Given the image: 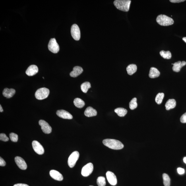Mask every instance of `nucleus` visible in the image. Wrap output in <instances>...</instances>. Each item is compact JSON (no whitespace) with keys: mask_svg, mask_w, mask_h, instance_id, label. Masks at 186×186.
<instances>
[{"mask_svg":"<svg viewBox=\"0 0 186 186\" xmlns=\"http://www.w3.org/2000/svg\"><path fill=\"white\" fill-rule=\"evenodd\" d=\"M94 170V165L89 163L84 166L82 169L81 174L83 176L87 177L92 173Z\"/></svg>","mask_w":186,"mask_h":186,"instance_id":"8","label":"nucleus"},{"mask_svg":"<svg viewBox=\"0 0 186 186\" xmlns=\"http://www.w3.org/2000/svg\"><path fill=\"white\" fill-rule=\"evenodd\" d=\"M50 175L52 178L56 180L61 181L63 180V175L56 170H51L50 172Z\"/></svg>","mask_w":186,"mask_h":186,"instance_id":"15","label":"nucleus"},{"mask_svg":"<svg viewBox=\"0 0 186 186\" xmlns=\"http://www.w3.org/2000/svg\"><path fill=\"white\" fill-rule=\"evenodd\" d=\"M160 54L161 57L164 59H169L171 58L172 55L170 51H165L162 50L160 52Z\"/></svg>","mask_w":186,"mask_h":186,"instance_id":"27","label":"nucleus"},{"mask_svg":"<svg viewBox=\"0 0 186 186\" xmlns=\"http://www.w3.org/2000/svg\"><path fill=\"white\" fill-rule=\"evenodd\" d=\"M6 164V163L5 161H4L3 158L1 157V158H0V166L1 167L5 166Z\"/></svg>","mask_w":186,"mask_h":186,"instance_id":"35","label":"nucleus"},{"mask_svg":"<svg viewBox=\"0 0 186 186\" xmlns=\"http://www.w3.org/2000/svg\"><path fill=\"white\" fill-rule=\"evenodd\" d=\"M186 64V62L185 61L181 62L179 61L173 64L172 69L174 71L179 72L180 71L181 68L185 66Z\"/></svg>","mask_w":186,"mask_h":186,"instance_id":"18","label":"nucleus"},{"mask_svg":"<svg viewBox=\"0 0 186 186\" xmlns=\"http://www.w3.org/2000/svg\"><path fill=\"white\" fill-rule=\"evenodd\" d=\"M9 136L10 139L12 141L14 142H17L18 136L17 134L14 133H11L10 134Z\"/></svg>","mask_w":186,"mask_h":186,"instance_id":"31","label":"nucleus"},{"mask_svg":"<svg viewBox=\"0 0 186 186\" xmlns=\"http://www.w3.org/2000/svg\"><path fill=\"white\" fill-rule=\"evenodd\" d=\"M176 105V102L175 99H169L167 101L165 105V107L167 110H169L171 109L174 108Z\"/></svg>","mask_w":186,"mask_h":186,"instance_id":"21","label":"nucleus"},{"mask_svg":"<svg viewBox=\"0 0 186 186\" xmlns=\"http://www.w3.org/2000/svg\"><path fill=\"white\" fill-rule=\"evenodd\" d=\"M91 87V84L89 82H86L81 84V88L82 92L84 93L87 92L89 89Z\"/></svg>","mask_w":186,"mask_h":186,"instance_id":"25","label":"nucleus"},{"mask_svg":"<svg viewBox=\"0 0 186 186\" xmlns=\"http://www.w3.org/2000/svg\"><path fill=\"white\" fill-rule=\"evenodd\" d=\"M131 3L130 0H116L114 1V4L118 9L127 12L129 10Z\"/></svg>","mask_w":186,"mask_h":186,"instance_id":"2","label":"nucleus"},{"mask_svg":"<svg viewBox=\"0 0 186 186\" xmlns=\"http://www.w3.org/2000/svg\"><path fill=\"white\" fill-rule=\"evenodd\" d=\"M97 183L98 186H105L106 182L105 177H99L97 178Z\"/></svg>","mask_w":186,"mask_h":186,"instance_id":"29","label":"nucleus"},{"mask_svg":"<svg viewBox=\"0 0 186 186\" xmlns=\"http://www.w3.org/2000/svg\"><path fill=\"white\" fill-rule=\"evenodd\" d=\"M38 67L35 65H32L29 67L26 71V73L28 76H32L38 73Z\"/></svg>","mask_w":186,"mask_h":186,"instance_id":"14","label":"nucleus"},{"mask_svg":"<svg viewBox=\"0 0 186 186\" xmlns=\"http://www.w3.org/2000/svg\"><path fill=\"white\" fill-rule=\"evenodd\" d=\"M106 175L107 181L111 185H117V179L114 173L108 171L106 173Z\"/></svg>","mask_w":186,"mask_h":186,"instance_id":"11","label":"nucleus"},{"mask_svg":"<svg viewBox=\"0 0 186 186\" xmlns=\"http://www.w3.org/2000/svg\"><path fill=\"white\" fill-rule=\"evenodd\" d=\"M169 1L173 3H180L185 1V0H170Z\"/></svg>","mask_w":186,"mask_h":186,"instance_id":"36","label":"nucleus"},{"mask_svg":"<svg viewBox=\"0 0 186 186\" xmlns=\"http://www.w3.org/2000/svg\"><path fill=\"white\" fill-rule=\"evenodd\" d=\"M48 48L50 51L53 53H56L59 50V46L55 38H52L50 40L48 45Z\"/></svg>","mask_w":186,"mask_h":186,"instance_id":"6","label":"nucleus"},{"mask_svg":"<svg viewBox=\"0 0 186 186\" xmlns=\"http://www.w3.org/2000/svg\"><path fill=\"white\" fill-rule=\"evenodd\" d=\"M83 72L82 68L80 66H76L73 68V71L70 72V75L72 77H76Z\"/></svg>","mask_w":186,"mask_h":186,"instance_id":"16","label":"nucleus"},{"mask_svg":"<svg viewBox=\"0 0 186 186\" xmlns=\"http://www.w3.org/2000/svg\"><path fill=\"white\" fill-rule=\"evenodd\" d=\"M89 186H94L90 185Z\"/></svg>","mask_w":186,"mask_h":186,"instance_id":"41","label":"nucleus"},{"mask_svg":"<svg viewBox=\"0 0 186 186\" xmlns=\"http://www.w3.org/2000/svg\"><path fill=\"white\" fill-rule=\"evenodd\" d=\"M164 96V94L163 93H159L157 94L155 98V101L157 104L160 105L162 103Z\"/></svg>","mask_w":186,"mask_h":186,"instance_id":"28","label":"nucleus"},{"mask_svg":"<svg viewBox=\"0 0 186 186\" xmlns=\"http://www.w3.org/2000/svg\"><path fill=\"white\" fill-rule=\"evenodd\" d=\"M50 91L48 89L45 88H42L38 89L35 93V96L37 99L42 100L48 97Z\"/></svg>","mask_w":186,"mask_h":186,"instance_id":"4","label":"nucleus"},{"mask_svg":"<svg viewBox=\"0 0 186 186\" xmlns=\"http://www.w3.org/2000/svg\"><path fill=\"white\" fill-rule=\"evenodd\" d=\"M32 146L35 151L37 154L39 155H42L44 154L45 151L44 148L38 141L35 140L33 141Z\"/></svg>","mask_w":186,"mask_h":186,"instance_id":"10","label":"nucleus"},{"mask_svg":"<svg viewBox=\"0 0 186 186\" xmlns=\"http://www.w3.org/2000/svg\"><path fill=\"white\" fill-rule=\"evenodd\" d=\"M14 161L19 168L22 170H25L27 168V165L25 161L21 157L16 156L14 158Z\"/></svg>","mask_w":186,"mask_h":186,"instance_id":"12","label":"nucleus"},{"mask_svg":"<svg viewBox=\"0 0 186 186\" xmlns=\"http://www.w3.org/2000/svg\"><path fill=\"white\" fill-rule=\"evenodd\" d=\"M160 72L157 68L151 67L150 70L149 76L151 78H155L159 77L160 75Z\"/></svg>","mask_w":186,"mask_h":186,"instance_id":"20","label":"nucleus"},{"mask_svg":"<svg viewBox=\"0 0 186 186\" xmlns=\"http://www.w3.org/2000/svg\"><path fill=\"white\" fill-rule=\"evenodd\" d=\"M177 172L179 174L182 175L183 174L185 173V170L184 169L179 167L177 169Z\"/></svg>","mask_w":186,"mask_h":186,"instance_id":"34","label":"nucleus"},{"mask_svg":"<svg viewBox=\"0 0 186 186\" xmlns=\"http://www.w3.org/2000/svg\"><path fill=\"white\" fill-rule=\"evenodd\" d=\"M71 36L74 40H79L80 38V31L79 27L77 25H72L71 30Z\"/></svg>","mask_w":186,"mask_h":186,"instance_id":"7","label":"nucleus"},{"mask_svg":"<svg viewBox=\"0 0 186 186\" xmlns=\"http://www.w3.org/2000/svg\"><path fill=\"white\" fill-rule=\"evenodd\" d=\"M74 103L75 106L79 108H82L85 105L84 101L79 98H76L74 99Z\"/></svg>","mask_w":186,"mask_h":186,"instance_id":"23","label":"nucleus"},{"mask_svg":"<svg viewBox=\"0 0 186 186\" xmlns=\"http://www.w3.org/2000/svg\"><path fill=\"white\" fill-rule=\"evenodd\" d=\"M56 114L58 116L62 118L67 119H71L73 118V117L71 114L63 110H58Z\"/></svg>","mask_w":186,"mask_h":186,"instance_id":"13","label":"nucleus"},{"mask_svg":"<svg viewBox=\"0 0 186 186\" xmlns=\"http://www.w3.org/2000/svg\"><path fill=\"white\" fill-rule=\"evenodd\" d=\"M103 143L107 147L113 150H120L124 147L123 144L120 141L115 139H105L103 141Z\"/></svg>","mask_w":186,"mask_h":186,"instance_id":"1","label":"nucleus"},{"mask_svg":"<svg viewBox=\"0 0 186 186\" xmlns=\"http://www.w3.org/2000/svg\"><path fill=\"white\" fill-rule=\"evenodd\" d=\"M15 92L16 91L14 89L6 88L4 89L3 94L6 98H10L14 96Z\"/></svg>","mask_w":186,"mask_h":186,"instance_id":"17","label":"nucleus"},{"mask_svg":"<svg viewBox=\"0 0 186 186\" xmlns=\"http://www.w3.org/2000/svg\"><path fill=\"white\" fill-rule=\"evenodd\" d=\"M84 115L88 117L95 116L97 115V112L96 110L92 107H89L86 108L84 112Z\"/></svg>","mask_w":186,"mask_h":186,"instance_id":"19","label":"nucleus"},{"mask_svg":"<svg viewBox=\"0 0 186 186\" xmlns=\"http://www.w3.org/2000/svg\"><path fill=\"white\" fill-rule=\"evenodd\" d=\"M0 140L2 141L6 142L9 140V138L5 134L1 133L0 134Z\"/></svg>","mask_w":186,"mask_h":186,"instance_id":"32","label":"nucleus"},{"mask_svg":"<svg viewBox=\"0 0 186 186\" xmlns=\"http://www.w3.org/2000/svg\"><path fill=\"white\" fill-rule=\"evenodd\" d=\"M39 125L41 126L43 131L45 134H49L52 131V128L49 124L44 120H41L39 121Z\"/></svg>","mask_w":186,"mask_h":186,"instance_id":"9","label":"nucleus"},{"mask_svg":"<svg viewBox=\"0 0 186 186\" xmlns=\"http://www.w3.org/2000/svg\"><path fill=\"white\" fill-rule=\"evenodd\" d=\"M183 161L185 164H186V157H185L183 159Z\"/></svg>","mask_w":186,"mask_h":186,"instance_id":"40","label":"nucleus"},{"mask_svg":"<svg viewBox=\"0 0 186 186\" xmlns=\"http://www.w3.org/2000/svg\"><path fill=\"white\" fill-rule=\"evenodd\" d=\"M14 186H29L28 185H26V184H22V183H18L14 185Z\"/></svg>","mask_w":186,"mask_h":186,"instance_id":"37","label":"nucleus"},{"mask_svg":"<svg viewBox=\"0 0 186 186\" xmlns=\"http://www.w3.org/2000/svg\"><path fill=\"white\" fill-rule=\"evenodd\" d=\"M137 99L134 98L130 101L129 103L130 108L131 110L135 109L137 107Z\"/></svg>","mask_w":186,"mask_h":186,"instance_id":"30","label":"nucleus"},{"mask_svg":"<svg viewBox=\"0 0 186 186\" xmlns=\"http://www.w3.org/2000/svg\"><path fill=\"white\" fill-rule=\"evenodd\" d=\"M183 40L186 43V37H184L182 38Z\"/></svg>","mask_w":186,"mask_h":186,"instance_id":"39","label":"nucleus"},{"mask_svg":"<svg viewBox=\"0 0 186 186\" xmlns=\"http://www.w3.org/2000/svg\"><path fill=\"white\" fill-rule=\"evenodd\" d=\"M137 66L135 64H131L128 66L127 71L128 74L132 75L137 71Z\"/></svg>","mask_w":186,"mask_h":186,"instance_id":"22","label":"nucleus"},{"mask_svg":"<svg viewBox=\"0 0 186 186\" xmlns=\"http://www.w3.org/2000/svg\"><path fill=\"white\" fill-rule=\"evenodd\" d=\"M115 112L117 114L119 117H123L127 114V110L123 107H118L115 110Z\"/></svg>","mask_w":186,"mask_h":186,"instance_id":"24","label":"nucleus"},{"mask_svg":"<svg viewBox=\"0 0 186 186\" xmlns=\"http://www.w3.org/2000/svg\"><path fill=\"white\" fill-rule=\"evenodd\" d=\"M79 157V154L77 151H75L72 152L70 155L68 159V163L70 168H72L75 166Z\"/></svg>","mask_w":186,"mask_h":186,"instance_id":"5","label":"nucleus"},{"mask_svg":"<svg viewBox=\"0 0 186 186\" xmlns=\"http://www.w3.org/2000/svg\"><path fill=\"white\" fill-rule=\"evenodd\" d=\"M163 184L164 186H170V179L169 175L166 173L163 174Z\"/></svg>","mask_w":186,"mask_h":186,"instance_id":"26","label":"nucleus"},{"mask_svg":"<svg viewBox=\"0 0 186 186\" xmlns=\"http://www.w3.org/2000/svg\"><path fill=\"white\" fill-rule=\"evenodd\" d=\"M156 21L160 25L164 26L171 25L174 22L172 18L164 14H160L157 17Z\"/></svg>","mask_w":186,"mask_h":186,"instance_id":"3","label":"nucleus"},{"mask_svg":"<svg viewBox=\"0 0 186 186\" xmlns=\"http://www.w3.org/2000/svg\"><path fill=\"white\" fill-rule=\"evenodd\" d=\"M180 121L182 123H186V112L182 115L180 118Z\"/></svg>","mask_w":186,"mask_h":186,"instance_id":"33","label":"nucleus"},{"mask_svg":"<svg viewBox=\"0 0 186 186\" xmlns=\"http://www.w3.org/2000/svg\"><path fill=\"white\" fill-rule=\"evenodd\" d=\"M3 108H2V107L1 106V105H0V112H3Z\"/></svg>","mask_w":186,"mask_h":186,"instance_id":"38","label":"nucleus"}]
</instances>
